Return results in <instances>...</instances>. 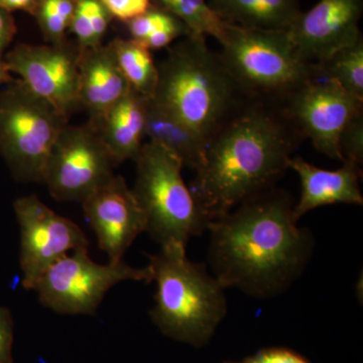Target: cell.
<instances>
[{"mask_svg":"<svg viewBox=\"0 0 363 363\" xmlns=\"http://www.w3.org/2000/svg\"><path fill=\"white\" fill-rule=\"evenodd\" d=\"M290 195L272 187L208 223L209 262L224 289L257 298L286 292L311 259V233L298 226Z\"/></svg>","mask_w":363,"mask_h":363,"instance_id":"1","label":"cell"},{"mask_svg":"<svg viewBox=\"0 0 363 363\" xmlns=\"http://www.w3.org/2000/svg\"><path fill=\"white\" fill-rule=\"evenodd\" d=\"M302 140L281 105L248 102L209 140L195 171L191 192L208 220L274 187Z\"/></svg>","mask_w":363,"mask_h":363,"instance_id":"2","label":"cell"},{"mask_svg":"<svg viewBox=\"0 0 363 363\" xmlns=\"http://www.w3.org/2000/svg\"><path fill=\"white\" fill-rule=\"evenodd\" d=\"M157 65L159 76L150 99L207 143L252 100L203 35L181 38Z\"/></svg>","mask_w":363,"mask_h":363,"instance_id":"3","label":"cell"},{"mask_svg":"<svg viewBox=\"0 0 363 363\" xmlns=\"http://www.w3.org/2000/svg\"><path fill=\"white\" fill-rule=\"evenodd\" d=\"M161 247L149 257L157 285L150 317L168 337L204 345L225 317V289L205 267L189 260L184 245Z\"/></svg>","mask_w":363,"mask_h":363,"instance_id":"4","label":"cell"},{"mask_svg":"<svg viewBox=\"0 0 363 363\" xmlns=\"http://www.w3.org/2000/svg\"><path fill=\"white\" fill-rule=\"evenodd\" d=\"M217 42L227 70L252 100L281 105L316 73L315 64L298 56L288 30L224 23Z\"/></svg>","mask_w":363,"mask_h":363,"instance_id":"5","label":"cell"},{"mask_svg":"<svg viewBox=\"0 0 363 363\" xmlns=\"http://www.w3.org/2000/svg\"><path fill=\"white\" fill-rule=\"evenodd\" d=\"M133 189L147 219V233L161 247L181 245L207 230L209 220L184 181L183 162L156 143H143L135 161Z\"/></svg>","mask_w":363,"mask_h":363,"instance_id":"6","label":"cell"},{"mask_svg":"<svg viewBox=\"0 0 363 363\" xmlns=\"http://www.w3.org/2000/svg\"><path fill=\"white\" fill-rule=\"evenodd\" d=\"M0 91V156L14 178L43 183L48 159L68 117L32 92L20 79Z\"/></svg>","mask_w":363,"mask_h":363,"instance_id":"7","label":"cell"},{"mask_svg":"<svg viewBox=\"0 0 363 363\" xmlns=\"http://www.w3.org/2000/svg\"><path fill=\"white\" fill-rule=\"evenodd\" d=\"M124 281L152 283V269H138L121 262L99 264L88 248H78L62 257L35 284L40 304L63 315H94L107 292Z\"/></svg>","mask_w":363,"mask_h":363,"instance_id":"8","label":"cell"},{"mask_svg":"<svg viewBox=\"0 0 363 363\" xmlns=\"http://www.w3.org/2000/svg\"><path fill=\"white\" fill-rule=\"evenodd\" d=\"M117 164L93 124H67L51 150L43 184L60 202L84 201L114 175Z\"/></svg>","mask_w":363,"mask_h":363,"instance_id":"9","label":"cell"},{"mask_svg":"<svg viewBox=\"0 0 363 363\" xmlns=\"http://www.w3.org/2000/svg\"><path fill=\"white\" fill-rule=\"evenodd\" d=\"M316 68L315 75L281 107L301 136L311 140L318 152L342 162L339 140L351 119L363 111V100L346 92Z\"/></svg>","mask_w":363,"mask_h":363,"instance_id":"10","label":"cell"},{"mask_svg":"<svg viewBox=\"0 0 363 363\" xmlns=\"http://www.w3.org/2000/svg\"><path fill=\"white\" fill-rule=\"evenodd\" d=\"M13 209L20 225V264L26 290L33 291L43 274L62 257L78 248H88L82 229L52 211L38 196L18 198Z\"/></svg>","mask_w":363,"mask_h":363,"instance_id":"11","label":"cell"},{"mask_svg":"<svg viewBox=\"0 0 363 363\" xmlns=\"http://www.w3.org/2000/svg\"><path fill=\"white\" fill-rule=\"evenodd\" d=\"M81 48L66 40L60 45L20 44L4 56L7 70L35 95L70 118L80 111L79 61Z\"/></svg>","mask_w":363,"mask_h":363,"instance_id":"12","label":"cell"},{"mask_svg":"<svg viewBox=\"0 0 363 363\" xmlns=\"http://www.w3.org/2000/svg\"><path fill=\"white\" fill-rule=\"evenodd\" d=\"M81 204L109 262L123 260L135 238L147 233L145 215L123 177L112 176Z\"/></svg>","mask_w":363,"mask_h":363,"instance_id":"13","label":"cell"},{"mask_svg":"<svg viewBox=\"0 0 363 363\" xmlns=\"http://www.w3.org/2000/svg\"><path fill=\"white\" fill-rule=\"evenodd\" d=\"M363 0H319L289 28L298 56L320 63L362 39Z\"/></svg>","mask_w":363,"mask_h":363,"instance_id":"14","label":"cell"},{"mask_svg":"<svg viewBox=\"0 0 363 363\" xmlns=\"http://www.w3.org/2000/svg\"><path fill=\"white\" fill-rule=\"evenodd\" d=\"M130 90L111 44L81 49L79 104L90 123H99Z\"/></svg>","mask_w":363,"mask_h":363,"instance_id":"15","label":"cell"},{"mask_svg":"<svg viewBox=\"0 0 363 363\" xmlns=\"http://www.w3.org/2000/svg\"><path fill=\"white\" fill-rule=\"evenodd\" d=\"M342 167L328 171L315 167L300 157H291L289 169L297 173L301 194L294 206V216L298 220L318 207L333 204L362 205L359 180L362 168L343 162Z\"/></svg>","mask_w":363,"mask_h":363,"instance_id":"16","label":"cell"},{"mask_svg":"<svg viewBox=\"0 0 363 363\" xmlns=\"http://www.w3.org/2000/svg\"><path fill=\"white\" fill-rule=\"evenodd\" d=\"M147 100L131 89L99 123L93 124L117 164L135 161L142 150Z\"/></svg>","mask_w":363,"mask_h":363,"instance_id":"17","label":"cell"},{"mask_svg":"<svg viewBox=\"0 0 363 363\" xmlns=\"http://www.w3.org/2000/svg\"><path fill=\"white\" fill-rule=\"evenodd\" d=\"M145 133L149 142L175 155L184 167L196 171L201 164L207 143L152 99H147L145 104Z\"/></svg>","mask_w":363,"mask_h":363,"instance_id":"18","label":"cell"},{"mask_svg":"<svg viewBox=\"0 0 363 363\" xmlns=\"http://www.w3.org/2000/svg\"><path fill=\"white\" fill-rule=\"evenodd\" d=\"M224 23L260 28L286 30L302 13L298 0H208Z\"/></svg>","mask_w":363,"mask_h":363,"instance_id":"19","label":"cell"},{"mask_svg":"<svg viewBox=\"0 0 363 363\" xmlns=\"http://www.w3.org/2000/svg\"><path fill=\"white\" fill-rule=\"evenodd\" d=\"M109 44L131 89L147 99L152 98L156 91L159 72L152 52L133 39L117 38Z\"/></svg>","mask_w":363,"mask_h":363,"instance_id":"20","label":"cell"},{"mask_svg":"<svg viewBox=\"0 0 363 363\" xmlns=\"http://www.w3.org/2000/svg\"><path fill=\"white\" fill-rule=\"evenodd\" d=\"M314 64L325 77L337 83L352 96L363 100V38Z\"/></svg>","mask_w":363,"mask_h":363,"instance_id":"21","label":"cell"},{"mask_svg":"<svg viewBox=\"0 0 363 363\" xmlns=\"http://www.w3.org/2000/svg\"><path fill=\"white\" fill-rule=\"evenodd\" d=\"M152 6L176 16L185 23L191 33L218 40L224 21L214 13L208 0H150Z\"/></svg>","mask_w":363,"mask_h":363,"instance_id":"22","label":"cell"},{"mask_svg":"<svg viewBox=\"0 0 363 363\" xmlns=\"http://www.w3.org/2000/svg\"><path fill=\"white\" fill-rule=\"evenodd\" d=\"M75 9V0H40L35 13L43 37L48 44L66 42Z\"/></svg>","mask_w":363,"mask_h":363,"instance_id":"23","label":"cell"},{"mask_svg":"<svg viewBox=\"0 0 363 363\" xmlns=\"http://www.w3.org/2000/svg\"><path fill=\"white\" fill-rule=\"evenodd\" d=\"M339 152L343 162L362 168L363 164V111L359 112L344 128L339 140Z\"/></svg>","mask_w":363,"mask_h":363,"instance_id":"24","label":"cell"},{"mask_svg":"<svg viewBox=\"0 0 363 363\" xmlns=\"http://www.w3.org/2000/svg\"><path fill=\"white\" fill-rule=\"evenodd\" d=\"M177 21L180 20L159 7L152 6L145 13L126 23V26L131 35L130 39L142 42L152 33L172 25Z\"/></svg>","mask_w":363,"mask_h":363,"instance_id":"25","label":"cell"},{"mask_svg":"<svg viewBox=\"0 0 363 363\" xmlns=\"http://www.w3.org/2000/svg\"><path fill=\"white\" fill-rule=\"evenodd\" d=\"M77 39L81 49L97 47L93 37L92 23L89 13V0H75V9L72 18L70 28Z\"/></svg>","mask_w":363,"mask_h":363,"instance_id":"26","label":"cell"},{"mask_svg":"<svg viewBox=\"0 0 363 363\" xmlns=\"http://www.w3.org/2000/svg\"><path fill=\"white\" fill-rule=\"evenodd\" d=\"M111 14L112 18L128 23L152 6L150 0H99Z\"/></svg>","mask_w":363,"mask_h":363,"instance_id":"27","label":"cell"},{"mask_svg":"<svg viewBox=\"0 0 363 363\" xmlns=\"http://www.w3.org/2000/svg\"><path fill=\"white\" fill-rule=\"evenodd\" d=\"M13 320L6 308L0 307V363H13Z\"/></svg>","mask_w":363,"mask_h":363,"instance_id":"28","label":"cell"},{"mask_svg":"<svg viewBox=\"0 0 363 363\" xmlns=\"http://www.w3.org/2000/svg\"><path fill=\"white\" fill-rule=\"evenodd\" d=\"M89 13L95 45H102V40L111 25V14L99 0H89Z\"/></svg>","mask_w":363,"mask_h":363,"instance_id":"29","label":"cell"},{"mask_svg":"<svg viewBox=\"0 0 363 363\" xmlns=\"http://www.w3.org/2000/svg\"><path fill=\"white\" fill-rule=\"evenodd\" d=\"M243 363H309L304 357L286 350L272 348L259 351Z\"/></svg>","mask_w":363,"mask_h":363,"instance_id":"30","label":"cell"},{"mask_svg":"<svg viewBox=\"0 0 363 363\" xmlns=\"http://www.w3.org/2000/svg\"><path fill=\"white\" fill-rule=\"evenodd\" d=\"M18 32L16 21L11 13L0 9V58H4V52L13 42Z\"/></svg>","mask_w":363,"mask_h":363,"instance_id":"31","label":"cell"},{"mask_svg":"<svg viewBox=\"0 0 363 363\" xmlns=\"http://www.w3.org/2000/svg\"><path fill=\"white\" fill-rule=\"evenodd\" d=\"M40 0H0V9L13 13V11H25L35 16Z\"/></svg>","mask_w":363,"mask_h":363,"instance_id":"32","label":"cell"},{"mask_svg":"<svg viewBox=\"0 0 363 363\" xmlns=\"http://www.w3.org/2000/svg\"><path fill=\"white\" fill-rule=\"evenodd\" d=\"M13 80V78L11 77V73H9V71L7 70L6 63H4V58H0V88Z\"/></svg>","mask_w":363,"mask_h":363,"instance_id":"33","label":"cell"}]
</instances>
